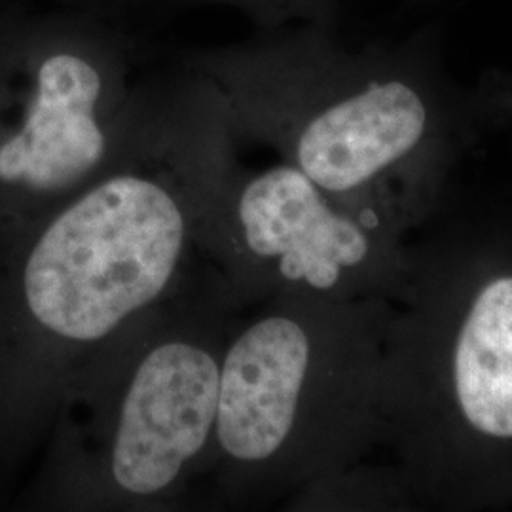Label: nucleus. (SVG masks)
Listing matches in <instances>:
<instances>
[{
    "label": "nucleus",
    "instance_id": "1",
    "mask_svg": "<svg viewBox=\"0 0 512 512\" xmlns=\"http://www.w3.org/2000/svg\"><path fill=\"white\" fill-rule=\"evenodd\" d=\"M215 169L126 162L0 245V505L86 368L202 256Z\"/></svg>",
    "mask_w": 512,
    "mask_h": 512
},
{
    "label": "nucleus",
    "instance_id": "2",
    "mask_svg": "<svg viewBox=\"0 0 512 512\" xmlns=\"http://www.w3.org/2000/svg\"><path fill=\"white\" fill-rule=\"evenodd\" d=\"M243 306L200 256L80 376L14 511L173 509L209 473L220 376Z\"/></svg>",
    "mask_w": 512,
    "mask_h": 512
},
{
    "label": "nucleus",
    "instance_id": "3",
    "mask_svg": "<svg viewBox=\"0 0 512 512\" xmlns=\"http://www.w3.org/2000/svg\"><path fill=\"white\" fill-rule=\"evenodd\" d=\"M101 71L37 37L0 46V245L122 167Z\"/></svg>",
    "mask_w": 512,
    "mask_h": 512
},
{
    "label": "nucleus",
    "instance_id": "4",
    "mask_svg": "<svg viewBox=\"0 0 512 512\" xmlns=\"http://www.w3.org/2000/svg\"><path fill=\"white\" fill-rule=\"evenodd\" d=\"M323 192L289 165L243 181L215 173L198 245L243 308L274 283L334 293L368 260L365 226L336 211Z\"/></svg>",
    "mask_w": 512,
    "mask_h": 512
},
{
    "label": "nucleus",
    "instance_id": "5",
    "mask_svg": "<svg viewBox=\"0 0 512 512\" xmlns=\"http://www.w3.org/2000/svg\"><path fill=\"white\" fill-rule=\"evenodd\" d=\"M423 128L425 109L410 88L370 86L311 118L294 147L296 164L323 190L342 194L404 156Z\"/></svg>",
    "mask_w": 512,
    "mask_h": 512
},
{
    "label": "nucleus",
    "instance_id": "6",
    "mask_svg": "<svg viewBox=\"0 0 512 512\" xmlns=\"http://www.w3.org/2000/svg\"><path fill=\"white\" fill-rule=\"evenodd\" d=\"M454 374L467 421L484 435L512 439V277L478 294L459 332Z\"/></svg>",
    "mask_w": 512,
    "mask_h": 512
},
{
    "label": "nucleus",
    "instance_id": "7",
    "mask_svg": "<svg viewBox=\"0 0 512 512\" xmlns=\"http://www.w3.org/2000/svg\"><path fill=\"white\" fill-rule=\"evenodd\" d=\"M2 42H4V40H0V46H2Z\"/></svg>",
    "mask_w": 512,
    "mask_h": 512
}]
</instances>
